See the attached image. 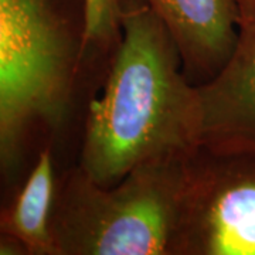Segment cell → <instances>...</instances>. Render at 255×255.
Here are the masks:
<instances>
[{
	"label": "cell",
	"instance_id": "cell-1",
	"mask_svg": "<svg viewBox=\"0 0 255 255\" xmlns=\"http://www.w3.org/2000/svg\"><path fill=\"white\" fill-rule=\"evenodd\" d=\"M121 3L122 41L90 104L81 153V176L101 187L201 147L199 90L183 77L173 38L145 0Z\"/></svg>",
	"mask_w": 255,
	"mask_h": 255
},
{
	"label": "cell",
	"instance_id": "cell-2",
	"mask_svg": "<svg viewBox=\"0 0 255 255\" xmlns=\"http://www.w3.org/2000/svg\"><path fill=\"white\" fill-rule=\"evenodd\" d=\"M74 6L82 0H0V216L65 114Z\"/></svg>",
	"mask_w": 255,
	"mask_h": 255
},
{
	"label": "cell",
	"instance_id": "cell-3",
	"mask_svg": "<svg viewBox=\"0 0 255 255\" xmlns=\"http://www.w3.org/2000/svg\"><path fill=\"white\" fill-rule=\"evenodd\" d=\"M194 182L186 160L140 166L111 187L80 174L53 211L58 253L163 254L186 226Z\"/></svg>",
	"mask_w": 255,
	"mask_h": 255
},
{
	"label": "cell",
	"instance_id": "cell-4",
	"mask_svg": "<svg viewBox=\"0 0 255 255\" xmlns=\"http://www.w3.org/2000/svg\"><path fill=\"white\" fill-rule=\"evenodd\" d=\"M200 145L227 157H255V26L240 30L226 64L197 88Z\"/></svg>",
	"mask_w": 255,
	"mask_h": 255
},
{
	"label": "cell",
	"instance_id": "cell-5",
	"mask_svg": "<svg viewBox=\"0 0 255 255\" xmlns=\"http://www.w3.org/2000/svg\"><path fill=\"white\" fill-rule=\"evenodd\" d=\"M173 38L187 67L210 78L226 64L240 36L234 0H145Z\"/></svg>",
	"mask_w": 255,
	"mask_h": 255
},
{
	"label": "cell",
	"instance_id": "cell-6",
	"mask_svg": "<svg viewBox=\"0 0 255 255\" xmlns=\"http://www.w3.org/2000/svg\"><path fill=\"white\" fill-rule=\"evenodd\" d=\"M211 255H255V177L214 184L196 179L186 226Z\"/></svg>",
	"mask_w": 255,
	"mask_h": 255
},
{
	"label": "cell",
	"instance_id": "cell-7",
	"mask_svg": "<svg viewBox=\"0 0 255 255\" xmlns=\"http://www.w3.org/2000/svg\"><path fill=\"white\" fill-rule=\"evenodd\" d=\"M53 150H41L11 204L0 216V231L23 244L27 254H60L51 220L54 207Z\"/></svg>",
	"mask_w": 255,
	"mask_h": 255
},
{
	"label": "cell",
	"instance_id": "cell-8",
	"mask_svg": "<svg viewBox=\"0 0 255 255\" xmlns=\"http://www.w3.org/2000/svg\"><path fill=\"white\" fill-rule=\"evenodd\" d=\"M121 0H82V46L102 44L121 28Z\"/></svg>",
	"mask_w": 255,
	"mask_h": 255
},
{
	"label": "cell",
	"instance_id": "cell-9",
	"mask_svg": "<svg viewBox=\"0 0 255 255\" xmlns=\"http://www.w3.org/2000/svg\"><path fill=\"white\" fill-rule=\"evenodd\" d=\"M238 11L240 30L255 26V0H234Z\"/></svg>",
	"mask_w": 255,
	"mask_h": 255
},
{
	"label": "cell",
	"instance_id": "cell-10",
	"mask_svg": "<svg viewBox=\"0 0 255 255\" xmlns=\"http://www.w3.org/2000/svg\"><path fill=\"white\" fill-rule=\"evenodd\" d=\"M17 254H27V251L17 238L0 231V255Z\"/></svg>",
	"mask_w": 255,
	"mask_h": 255
}]
</instances>
